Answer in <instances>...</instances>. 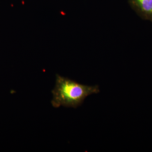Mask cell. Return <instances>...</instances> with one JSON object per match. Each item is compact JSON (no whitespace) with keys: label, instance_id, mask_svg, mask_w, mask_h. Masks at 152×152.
I'll return each mask as SVG.
<instances>
[{"label":"cell","instance_id":"cell-1","mask_svg":"<svg viewBox=\"0 0 152 152\" xmlns=\"http://www.w3.org/2000/svg\"><path fill=\"white\" fill-rule=\"evenodd\" d=\"M99 91L98 86L80 84L57 74L56 86L52 91L53 98L51 104L55 108H58L61 106L77 108L82 104L87 96L98 94Z\"/></svg>","mask_w":152,"mask_h":152},{"label":"cell","instance_id":"cell-2","mask_svg":"<svg viewBox=\"0 0 152 152\" xmlns=\"http://www.w3.org/2000/svg\"><path fill=\"white\" fill-rule=\"evenodd\" d=\"M131 8L142 20L152 23V0H128Z\"/></svg>","mask_w":152,"mask_h":152}]
</instances>
